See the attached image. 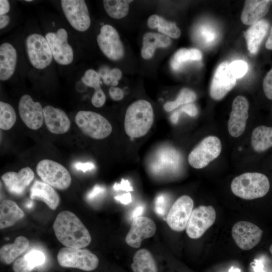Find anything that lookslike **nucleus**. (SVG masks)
<instances>
[{
    "label": "nucleus",
    "mask_w": 272,
    "mask_h": 272,
    "mask_svg": "<svg viewBox=\"0 0 272 272\" xmlns=\"http://www.w3.org/2000/svg\"><path fill=\"white\" fill-rule=\"evenodd\" d=\"M57 240L65 247L83 248L91 241L89 232L74 213L68 211L60 212L53 225Z\"/></svg>",
    "instance_id": "f257e3e1"
},
{
    "label": "nucleus",
    "mask_w": 272,
    "mask_h": 272,
    "mask_svg": "<svg viewBox=\"0 0 272 272\" xmlns=\"http://www.w3.org/2000/svg\"><path fill=\"white\" fill-rule=\"evenodd\" d=\"M154 120L151 104L145 100H139L131 104L126 111L124 129L130 137L137 138L146 134Z\"/></svg>",
    "instance_id": "f03ea898"
},
{
    "label": "nucleus",
    "mask_w": 272,
    "mask_h": 272,
    "mask_svg": "<svg viewBox=\"0 0 272 272\" xmlns=\"http://www.w3.org/2000/svg\"><path fill=\"white\" fill-rule=\"evenodd\" d=\"M270 184L267 177L258 172H246L233 179L231 189L236 196L251 200L262 197L269 191Z\"/></svg>",
    "instance_id": "7ed1b4c3"
},
{
    "label": "nucleus",
    "mask_w": 272,
    "mask_h": 272,
    "mask_svg": "<svg viewBox=\"0 0 272 272\" xmlns=\"http://www.w3.org/2000/svg\"><path fill=\"white\" fill-rule=\"evenodd\" d=\"M75 120L84 134L94 139H105L112 132V126L109 121L101 114L92 111H78Z\"/></svg>",
    "instance_id": "20e7f679"
},
{
    "label": "nucleus",
    "mask_w": 272,
    "mask_h": 272,
    "mask_svg": "<svg viewBox=\"0 0 272 272\" xmlns=\"http://www.w3.org/2000/svg\"><path fill=\"white\" fill-rule=\"evenodd\" d=\"M57 259L62 267L86 271L95 269L99 264L98 257L89 250L83 248L63 247L58 251Z\"/></svg>",
    "instance_id": "39448f33"
},
{
    "label": "nucleus",
    "mask_w": 272,
    "mask_h": 272,
    "mask_svg": "<svg viewBox=\"0 0 272 272\" xmlns=\"http://www.w3.org/2000/svg\"><path fill=\"white\" fill-rule=\"evenodd\" d=\"M36 172L43 182L55 188L64 190L71 185L72 178L68 170L53 160L40 161L37 165Z\"/></svg>",
    "instance_id": "423d86ee"
},
{
    "label": "nucleus",
    "mask_w": 272,
    "mask_h": 272,
    "mask_svg": "<svg viewBox=\"0 0 272 272\" xmlns=\"http://www.w3.org/2000/svg\"><path fill=\"white\" fill-rule=\"evenodd\" d=\"M25 48L29 61L35 68L44 69L51 63L53 56L49 45L42 35H29L25 40Z\"/></svg>",
    "instance_id": "0eeeda50"
},
{
    "label": "nucleus",
    "mask_w": 272,
    "mask_h": 272,
    "mask_svg": "<svg viewBox=\"0 0 272 272\" xmlns=\"http://www.w3.org/2000/svg\"><path fill=\"white\" fill-rule=\"evenodd\" d=\"M221 150L222 145L219 138L207 137L191 151L188 157V163L194 168H203L216 159Z\"/></svg>",
    "instance_id": "6e6552de"
},
{
    "label": "nucleus",
    "mask_w": 272,
    "mask_h": 272,
    "mask_svg": "<svg viewBox=\"0 0 272 272\" xmlns=\"http://www.w3.org/2000/svg\"><path fill=\"white\" fill-rule=\"evenodd\" d=\"M216 212L212 206H199L193 209L188 220L186 232L191 239L201 237L214 223Z\"/></svg>",
    "instance_id": "1a4fd4ad"
},
{
    "label": "nucleus",
    "mask_w": 272,
    "mask_h": 272,
    "mask_svg": "<svg viewBox=\"0 0 272 272\" xmlns=\"http://www.w3.org/2000/svg\"><path fill=\"white\" fill-rule=\"evenodd\" d=\"M97 41L101 51L109 59L116 61L123 57V45L118 32L112 26L103 25L97 37Z\"/></svg>",
    "instance_id": "9d476101"
},
{
    "label": "nucleus",
    "mask_w": 272,
    "mask_h": 272,
    "mask_svg": "<svg viewBox=\"0 0 272 272\" xmlns=\"http://www.w3.org/2000/svg\"><path fill=\"white\" fill-rule=\"evenodd\" d=\"M61 6L69 24L80 32L87 30L91 25L89 12L84 0H62Z\"/></svg>",
    "instance_id": "9b49d317"
},
{
    "label": "nucleus",
    "mask_w": 272,
    "mask_h": 272,
    "mask_svg": "<svg viewBox=\"0 0 272 272\" xmlns=\"http://www.w3.org/2000/svg\"><path fill=\"white\" fill-rule=\"evenodd\" d=\"M193 208L192 198L188 195H182L173 203L164 219L172 230L183 231L186 229Z\"/></svg>",
    "instance_id": "f8f14e48"
},
{
    "label": "nucleus",
    "mask_w": 272,
    "mask_h": 272,
    "mask_svg": "<svg viewBox=\"0 0 272 272\" xmlns=\"http://www.w3.org/2000/svg\"><path fill=\"white\" fill-rule=\"evenodd\" d=\"M45 37L49 45L53 58L57 63L66 65L72 62L74 51L68 42V34L65 29L59 28L55 32H48Z\"/></svg>",
    "instance_id": "ddd939ff"
},
{
    "label": "nucleus",
    "mask_w": 272,
    "mask_h": 272,
    "mask_svg": "<svg viewBox=\"0 0 272 272\" xmlns=\"http://www.w3.org/2000/svg\"><path fill=\"white\" fill-rule=\"evenodd\" d=\"M262 230L257 225L248 221L236 222L232 227L231 234L236 245L241 249L248 250L256 246L260 241Z\"/></svg>",
    "instance_id": "4468645a"
},
{
    "label": "nucleus",
    "mask_w": 272,
    "mask_h": 272,
    "mask_svg": "<svg viewBox=\"0 0 272 272\" xmlns=\"http://www.w3.org/2000/svg\"><path fill=\"white\" fill-rule=\"evenodd\" d=\"M237 79L232 73L229 64L223 62L217 68L210 87V95L215 100L222 99L236 84Z\"/></svg>",
    "instance_id": "2eb2a0df"
},
{
    "label": "nucleus",
    "mask_w": 272,
    "mask_h": 272,
    "mask_svg": "<svg viewBox=\"0 0 272 272\" xmlns=\"http://www.w3.org/2000/svg\"><path fill=\"white\" fill-rule=\"evenodd\" d=\"M43 108L39 102H34L28 94L23 95L19 102L20 117L27 127L33 130L39 129L43 124Z\"/></svg>",
    "instance_id": "dca6fc26"
},
{
    "label": "nucleus",
    "mask_w": 272,
    "mask_h": 272,
    "mask_svg": "<svg viewBox=\"0 0 272 272\" xmlns=\"http://www.w3.org/2000/svg\"><path fill=\"white\" fill-rule=\"evenodd\" d=\"M248 109V102L244 96H238L234 99L228 122V131L232 137H238L245 131Z\"/></svg>",
    "instance_id": "f3484780"
},
{
    "label": "nucleus",
    "mask_w": 272,
    "mask_h": 272,
    "mask_svg": "<svg viewBox=\"0 0 272 272\" xmlns=\"http://www.w3.org/2000/svg\"><path fill=\"white\" fill-rule=\"evenodd\" d=\"M156 231V224L151 219L140 216L133 220L125 242L131 247L138 248L144 239L152 237Z\"/></svg>",
    "instance_id": "a211bd4d"
},
{
    "label": "nucleus",
    "mask_w": 272,
    "mask_h": 272,
    "mask_svg": "<svg viewBox=\"0 0 272 272\" xmlns=\"http://www.w3.org/2000/svg\"><path fill=\"white\" fill-rule=\"evenodd\" d=\"M1 178L9 192L21 195L33 181L34 173L30 167H26L22 168L18 172H7Z\"/></svg>",
    "instance_id": "6ab92c4d"
},
{
    "label": "nucleus",
    "mask_w": 272,
    "mask_h": 272,
    "mask_svg": "<svg viewBox=\"0 0 272 272\" xmlns=\"http://www.w3.org/2000/svg\"><path fill=\"white\" fill-rule=\"evenodd\" d=\"M43 117L47 129L54 134H63L70 128L71 122L65 112L50 105L43 107Z\"/></svg>",
    "instance_id": "aec40b11"
},
{
    "label": "nucleus",
    "mask_w": 272,
    "mask_h": 272,
    "mask_svg": "<svg viewBox=\"0 0 272 272\" xmlns=\"http://www.w3.org/2000/svg\"><path fill=\"white\" fill-rule=\"evenodd\" d=\"M17 52L10 43L5 42L0 46V80L5 81L14 74L17 62Z\"/></svg>",
    "instance_id": "412c9836"
},
{
    "label": "nucleus",
    "mask_w": 272,
    "mask_h": 272,
    "mask_svg": "<svg viewBox=\"0 0 272 272\" xmlns=\"http://www.w3.org/2000/svg\"><path fill=\"white\" fill-rule=\"evenodd\" d=\"M177 162L175 151L168 147H163L154 155L150 164V168L155 174H164L175 168Z\"/></svg>",
    "instance_id": "4be33fe9"
},
{
    "label": "nucleus",
    "mask_w": 272,
    "mask_h": 272,
    "mask_svg": "<svg viewBox=\"0 0 272 272\" xmlns=\"http://www.w3.org/2000/svg\"><path fill=\"white\" fill-rule=\"evenodd\" d=\"M268 0H249L245 2L241 19L247 25H252L267 13L270 7Z\"/></svg>",
    "instance_id": "5701e85b"
},
{
    "label": "nucleus",
    "mask_w": 272,
    "mask_h": 272,
    "mask_svg": "<svg viewBox=\"0 0 272 272\" xmlns=\"http://www.w3.org/2000/svg\"><path fill=\"white\" fill-rule=\"evenodd\" d=\"M30 198L44 202L49 208L55 210L59 202V197L53 187L43 181H35L30 189Z\"/></svg>",
    "instance_id": "b1692460"
},
{
    "label": "nucleus",
    "mask_w": 272,
    "mask_h": 272,
    "mask_svg": "<svg viewBox=\"0 0 272 272\" xmlns=\"http://www.w3.org/2000/svg\"><path fill=\"white\" fill-rule=\"evenodd\" d=\"M171 43L170 37L162 33L147 32L143 37V46L141 55L148 59L153 57L157 48H165Z\"/></svg>",
    "instance_id": "393cba45"
},
{
    "label": "nucleus",
    "mask_w": 272,
    "mask_h": 272,
    "mask_svg": "<svg viewBox=\"0 0 272 272\" xmlns=\"http://www.w3.org/2000/svg\"><path fill=\"white\" fill-rule=\"evenodd\" d=\"M269 24L265 20H260L247 30L245 34L247 47L249 52L255 54L266 35Z\"/></svg>",
    "instance_id": "a878e982"
},
{
    "label": "nucleus",
    "mask_w": 272,
    "mask_h": 272,
    "mask_svg": "<svg viewBox=\"0 0 272 272\" xmlns=\"http://www.w3.org/2000/svg\"><path fill=\"white\" fill-rule=\"evenodd\" d=\"M24 216L23 211L13 200L5 199L0 205V228L12 226Z\"/></svg>",
    "instance_id": "bb28decb"
},
{
    "label": "nucleus",
    "mask_w": 272,
    "mask_h": 272,
    "mask_svg": "<svg viewBox=\"0 0 272 272\" xmlns=\"http://www.w3.org/2000/svg\"><path fill=\"white\" fill-rule=\"evenodd\" d=\"M29 242L25 237H17L14 242L4 245L0 250L1 261L10 264L24 253L28 247Z\"/></svg>",
    "instance_id": "cd10ccee"
},
{
    "label": "nucleus",
    "mask_w": 272,
    "mask_h": 272,
    "mask_svg": "<svg viewBox=\"0 0 272 272\" xmlns=\"http://www.w3.org/2000/svg\"><path fill=\"white\" fill-rule=\"evenodd\" d=\"M131 268L133 272H158L156 261L151 252L141 249L134 254Z\"/></svg>",
    "instance_id": "c85d7f7f"
},
{
    "label": "nucleus",
    "mask_w": 272,
    "mask_h": 272,
    "mask_svg": "<svg viewBox=\"0 0 272 272\" xmlns=\"http://www.w3.org/2000/svg\"><path fill=\"white\" fill-rule=\"evenodd\" d=\"M251 145L257 152H262L272 147V127H256L251 135Z\"/></svg>",
    "instance_id": "c756f323"
},
{
    "label": "nucleus",
    "mask_w": 272,
    "mask_h": 272,
    "mask_svg": "<svg viewBox=\"0 0 272 272\" xmlns=\"http://www.w3.org/2000/svg\"><path fill=\"white\" fill-rule=\"evenodd\" d=\"M132 1L104 0V8L107 15L112 18L120 19L125 17L128 14L129 4Z\"/></svg>",
    "instance_id": "7c9ffc66"
},
{
    "label": "nucleus",
    "mask_w": 272,
    "mask_h": 272,
    "mask_svg": "<svg viewBox=\"0 0 272 272\" xmlns=\"http://www.w3.org/2000/svg\"><path fill=\"white\" fill-rule=\"evenodd\" d=\"M17 120L13 107L9 103L0 101V128L5 130L11 128Z\"/></svg>",
    "instance_id": "2f4dec72"
},
{
    "label": "nucleus",
    "mask_w": 272,
    "mask_h": 272,
    "mask_svg": "<svg viewBox=\"0 0 272 272\" xmlns=\"http://www.w3.org/2000/svg\"><path fill=\"white\" fill-rule=\"evenodd\" d=\"M196 98V94L193 91L184 88L180 91L175 100L166 102L164 108L166 111H171L180 105L193 102Z\"/></svg>",
    "instance_id": "473e14b6"
},
{
    "label": "nucleus",
    "mask_w": 272,
    "mask_h": 272,
    "mask_svg": "<svg viewBox=\"0 0 272 272\" xmlns=\"http://www.w3.org/2000/svg\"><path fill=\"white\" fill-rule=\"evenodd\" d=\"M158 30L160 33L173 38H177L181 35L180 30L175 23L168 22L161 17Z\"/></svg>",
    "instance_id": "72a5a7b5"
},
{
    "label": "nucleus",
    "mask_w": 272,
    "mask_h": 272,
    "mask_svg": "<svg viewBox=\"0 0 272 272\" xmlns=\"http://www.w3.org/2000/svg\"><path fill=\"white\" fill-rule=\"evenodd\" d=\"M188 60H192L191 49H180L174 55L171 62V66L174 70H177L183 63Z\"/></svg>",
    "instance_id": "f704fd0d"
},
{
    "label": "nucleus",
    "mask_w": 272,
    "mask_h": 272,
    "mask_svg": "<svg viewBox=\"0 0 272 272\" xmlns=\"http://www.w3.org/2000/svg\"><path fill=\"white\" fill-rule=\"evenodd\" d=\"M81 80L86 86L94 88L95 90L101 88V77L98 73L93 69L87 70Z\"/></svg>",
    "instance_id": "c9c22d12"
},
{
    "label": "nucleus",
    "mask_w": 272,
    "mask_h": 272,
    "mask_svg": "<svg viewBox=\"0 0 272 272\" xmlns=\"http://www.w3.org/2000/svg\"><path fill=\"white\" fill-rule=\"evenodd\" d=\"M169 209V199L165 194L158 195L155 201V211L156 213L161 217H164Z\"/></svg>",
    "instance_id": "e433bc0d"
},
{
    "label": "nucleus",
    "mask_w": 272,
    "mask_h": 272,
    "mask_svg": "<svg viewBox=\"0 0 272 272\" xmlns=\"http://www.w3.org/2000/svg\"><path fill=\"white\" fill-rule=\"evenodd\" d=\"M230 70L236 78L242 77L248 70V65L246 62L242 60H235L229 64Z\"/></svg>",
    "instance_id": "4c0bfd02"
},
{
    "label": "nucleus",
    "mask_w": 272,
    "mask_h": 272,
    "mask_svg": "<svg viewBox=\"0 0 272 272\" xmlns=\"http://www.w3.org/2000/svg\"><path fill=\"white\" fill-rule=\"evenodd\" d=\"M30 264L34 268L42 264L45 260V255L39 250H32L24 255Z\"/></svg>",
    "instance_id": "58836bf2"
},
{
    "label": "nucleus",
    "mask_w": 272,
    "mask_h": 272,
    "mask_svg": "<svg viewBox=\"0 0 272 272\" xmlns=\"http://www.w3.org/2000/svg\"><path fill=\"white\" fill-rule=\"evenodd\" d=\"M34 268L24 256L16 259L13 265L14 272H31Z\"/></svg>",
    "instance_id": "ea45409f"
},
{
    "label": "nucleus",
    "mask_w": 272,
    "mask_h": 272,
    "mask_svg": "<svg viewBox=\"0 0 272 272\" xmlns=\"http://www.w3.org/2000/svg\"><path fill=\"white\" fill-rule=\"evenodd\" d=\"M106 96L101 88L95 90L91 98V103L96 107H101L104 105L106 101Z\"/></svg>",
    "instance_id": "a19ab883"
},
{
    "label": "nucleus",
    "mask_w": 272,
    "mask_h": 272,
    "mask_svg": "<svg viewBox=\"0 0 272 272\" xmlns=\"http://www.w3.org/2000/svg\"><path fill=\"white\" fill-rule=\"evenodd\" d=\"M263 89L266 97L272 100V69L268 72L263 80Z\"/></svg>",
    "instance_id": "79ce46f5"
},
{
    "label": "nucleus",
    "mask_w": 272,
    "mask_h": 272,
    "mask_svg": "<svg viewBox=\"0 0 272 272\" xmlns=\"http://www.w3.org/2000/svg\"><path fill=\"white\" fill-rule=\"evenodd\" d=\"M122 75L121 71L117 68H113L110 70L109 77L112 86L118 85V81L121 79Z\"/></svg>",
    "instance_id": "37998d69"
},
{
    "label": "nucleus",
    "mask_w": 272,
    "mask_h": 272,
    "mask_svg": "<svg viewBox=\"0 0 272 272\" xmlns=\"http://www.w3.org/2000/svg\"><path fill=\"white\" fill-rule=\"evenodd\" d=\"M105 188L99 185H96L87 194L86 198L89 200H93L105 192Z\"/></svg>",
    "instance_id": "c03bdc74"
},
{
    "label": "nucleus",
    "mask_w": 272,
    "mask_h": 272,
    "mask_svg": "<svg viewBox=\"0 0 272 272\" xmlns=\"http://www.w3.org/2000/svg\"><path fill=\"white\" fill-rule=\"evenodd\" d=\"M109 94L110 97L115 101H119L124 97L122 90L118 87H111L109 89Z\"/></svg>",
    "instance_id": "a18cd8bd"
},
{
    "label": "nucleus",
    "mask_w": 272,
    "mask_h": 272,
    "mask_svg": "<svg viewBox=\"0 0 272 272\" xmlns=\"http://www.w3.org/2000/svg\"><path fill=\"white\" fill-rule=\"evenodd\" d=\"M113 188L116 190H122L126 191L133 190L132 187L130 186V183L127 180L122 179L120 183H115Z\"/></svg>",
    "instance_id": "49530a36"
},
{
    "label": "nucleus",
    "mask_w": 272,
    "mask_h": 272,
    "mask_svg": "<svg viewBox=\"0 0 272 272\" xmlns=\"http://www.w3.org/2000/svg\"><path fill=\"white\" fill-rule=\"evenodd\" d=\"M180 110L185 112L190 116L194 117L197 114V109L195 105L193 104L189 103L185 104L182 106Z\"/></svg>",
    "instance_id": "de8ad7c7"
},
{
    "label": "nucleus",
    "mask_w": 272,
    "mask_h": 272,
    "mask_svg": "<svg viewBox=\"0 0 272 272\" xmlns=\"http://www.w3.org/2000/svg\"><path fill=\"white\" fill-rule=\"evenodd\" d=\"M74 167L77 170H81L84 172L88 170H91L95 168V165L90 162H77L74 165Z\"/></svg>",
    "instance_id": "09e8293b"
},
{
    "label": "nucleus",
    "mask_w": 272,
    "mask_h": 272,
    "mask_svg": "<svg viewBox=\"0 0 272 272\" xmlns=\"http://www.w3.org/2000/svg\"><path fill=\"white\" fill-rule=\"evenodd\" d=\"M160 22V17L157 15H152L149 17L147 22L148 27L151 29L158 28Z\"/></svg>",
    "instance_id": "8fccbe9b"
},
{
    "label": "nucleus",
    "mask_w": 272,
    "mask_h": 272,
    "mask_svg": "<svg viewBox=\"0 0 272 272\" xmlns=\"http://www.w3.org/2000/svg\"><path fill=\"white\" fill-rule=\"evenodd\" d=\"M109 69L107 66H103L100 69L99 71V75L102 78L104 82L106 85L110 84L109 74L110 72Z\"/></svg>",
    "instance_id": "3c124183"
},
{
    "label": "nucleus",
    "mask_w": 272,
    "mask_h": 272,
    "mask_svg": "<svg viewBox=\"0 0 272 272\" xmlns=\"http://www.w3.org/2000/svg\"><path fill=\"white\" fill-rule=\"evenodd\" d=\"M10 10V5L9 1H0V15H6Z\"/></svg>",
    "instance_id": "603ef678"
},
{
    "label": "nucleus",
    "mask_w": 272,
    "mask_h": 272,
    "mask_svg": "<svg viewBox=\"0 0 272 272\" xmlns=\"http://www.w3.org/2000/svg\"><path fill=\"white\" fill-rule=\"evenodd\" d=\"M115 199L119 201L124 205H127L131 201V195L130 193L127 192L120 196H115Z\"/></svg>",
    "instance_id": "864d4df0"
},
{
    "label": "nucleus",
    "mask_w": 272,
    "mask_h": 272,
    "mask_svg": "<svg viewBox=\"0 0 272 272\" xmlns=\"http://www.w3.org/2000/svg\"><path fill=\"white\" fill-rule=\"evenodd\" d=\"M201 34L207 42L212 41L214 38V34L212 31L206 28L202 29Z\"/></svg>",
    "instance_id": "5fc2aeb1"
},
{
    "label": "nucleus",
    "mask_w": 272,
    "mask_h": 272,
    "mask_svg": "<svg viewBox=\"0 0 272 272\" xmlns=\"http://www.w3.org/2000/svg\"><path fill=\"white\" fill-rule=\"evenodd\" d=\"M144 208L142 206H139L135 208L131 214V219L133 220L140 217L144 211Z\"/></svg>",
    "instance_id": "6e6d98bb"
},
{
    "label": "nucleus",
    "mask_w": 272,
    "mask_h": 272,
    "mask_svg": "<svg viewBox=\"0 0 272 272\" xmlns=\"http://www.w3.org/2000/svg\"><path fill=\"white\" fill-rule=\"evenodd\" d=\"M10 21V17L7 15H0V29L6 27Z\"/></svg>",
    "instance_id": "4d7b16f0"
},
{
    "label": "nucleus",
    "mask_w": 272,
    "mask_h": 272,
    "mask_svg": "<svg viewBox=\"0 0 272 272\" xmlns=\"http://www.w3.org/2000/svg\"><path fill=\"white\" fill-rule=\"evenodd\" d=\"M265 47L270 50H272V26L271 27L269 35L265 43Z\"/></svg>",
    "instance_id": "13d9d810"
},
{
    "label": "nucleus",
    "mask_w": 272,
    "mask_h": 272,
    "mask_svg": "<svg viewBox=\"0 0 272 272\" xmlns=\"http://www.w3.org/2000/svg\"><path fill=\"white\" fill-rule=\"evenodd\" d=\"M179 112L178 111L174 112L171 116V120L173 123H176L178 120Z\"/></svg>",
    "instance_id": "bf43d9fd"
},
{
    "label": "nucleus",
    "mask_w": 272,
    "mask_h": 272,
    "mask_svg": "<svg viewBox=\"0 0 272 272\" xmlns=\"http://www.w3.org/2000/svg\"><path fill=\"white\" fill-rule=\"evenodd\" d=\"M229 272H240V270L238 268H234L233 267H232L230 269Z\"/></svg>",
    "instance_id": "052dcab7"
},
{
    "label": "nucleus",
    "mask_w": 272,
    "mask_h": 272,
    "mask_svg": "<svg viewBox=\"0 0 272 272\" xmlns=\"http://www.w3.org/2000/svg\"><path fill=\"white\" fill-rule=\"evenodd\" d=\"M33 206V202L32 201L29 202L28 203L26 204V207L28 208H31Z\"/></svg>",
    "instance_id": "680f3d73"
},
{
    "label": "nucleus",
    "mask_w": 272,
    "mask_h": 272,
    "mask_svg": "<svg viewBox=\"0 0 272 272\" xmlns=\"http://www.w3.org/2000/svg\"><path fill=\"white\" fill-rule=\"evenodd\" d=\"M269 251L272 255V244L269 247Z\"/></svg>",
    "instance_id": "e2e57ef3"
},
{
    "label": "nucleus",
    "mask_w": 272,
    "mask_h": 272,
    "mask_svg": "<svg viewBox=\"0 0 272 272\" xmlns=\"http://www.w3.org/2000/svg\"><path fill=\"white\" fill-rule=\"evenodd\" d=\"M25 1L30 2H32V0H26Z\"/></svg>",
    "instance_id": "0e129e2a"
}]
</instances>
